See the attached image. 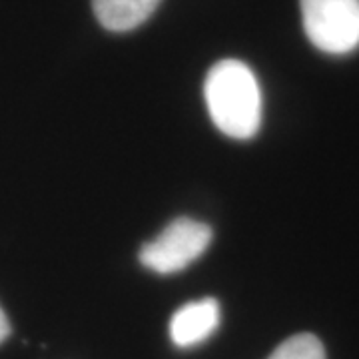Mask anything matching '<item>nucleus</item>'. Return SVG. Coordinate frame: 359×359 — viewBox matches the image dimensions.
Segmentation results:
<instances>
[{
    "label": "nucleus",
    "instance_id": "2",
    "mask_svg": "<svg viewBox=\"0 0 359 359\" xmlns=\"http://www.w3.org/2000/svg\"><path fill=\"white\" fill-rule=\"evenodd\" d=\"M309 42L327 54H349L359 46V0H299Z\"/></svg>",
    "mask_w": 359,
    "mask_h": 359
},
{
    "label": "nucleus",
    "instance_id": "7",
    "mask_svg": "<svg viewBox=\"0 0 359 359\" xmlns=\"http://www.w3.org/2000/svg\"><path fill=\"white\" fill-rule=\"evenodd\" d=\"M8 335H11V321H8L6 313L0 308V344H2Z\"/></svg>",
    "mask_w": 359,
    "mask_h": 359
},
{
    "label": "nucleus",
    "instance_id": "5",
    "mask_svg": "<svg viewBox=\"0 0 359 359\" xmlns=\"http://www.w3.org/2000/svg\"><path fill=\"white\" fill-rule=\"evenodd\" d=\"M160 0H92L98 22L112 32H128L146 22Z\"/></svg>",
    "mask_w": 359,
    "mask_h": 359
},
{
    "label": "nucleus",
    "instance_id": "6",
    "mask_svg": "<svg viewBox=\"0 0 359 359\" xmlns=\"http://www.w3.org/2000/svg\"><path fill=\"white\" fill-rule=\"evenodd\" d=\"M268 359H325V349L316 335L297 334L282 341Z\"/></svg>",
    "mask_w": 359,
    "mask_h": 359
},
{
    "label": "nucleus",
    "instance_id": "3",
    "mask_svg": "<svg viewBox=\"0 0 359 359\" xmlns=\"http://www.w3.org/2000/svg\"><path fill=\"white\" fill-rule=\"evenodd\" d=\"M210 242V226L192 218H178L156 240L142 245L140 262L156 273H176L202 256Z\"/></svg>",
    "mask_w": 359,
    "mask_h": 359
},
{
    "label": "nucleus",
    "instance_id": "4",
    "mask_svg": "<svg viewBox=\"0 0 359 359\" xmlns=\"http://www.w3.org/2000/svg\"><path fill=\"white\" fill-rule=\"evenodd\" d=\"M219 323V306L214 297L186 304L170 320V339L174 346L192 347L205 341Z\"/></svg>",
    "mask_w": 359,
    "mask_h": 359
},
{
    "label": "nucleus",
    "instance_id": "1",
    "mask_svg": "<svg viewBox=\"0 0 359 359\" xmlns=\"http://www.w3.org/2000/svg\"><path fill=\"white\" fill-rule=\"evenodd\" d=\"M208 112L222 134L248 140L262 126V90L250 66L222 60L210 68L204 84Z\"/></svg>",
    "mask_w": 359,
    "mask_h": 359
}]
</instances>
